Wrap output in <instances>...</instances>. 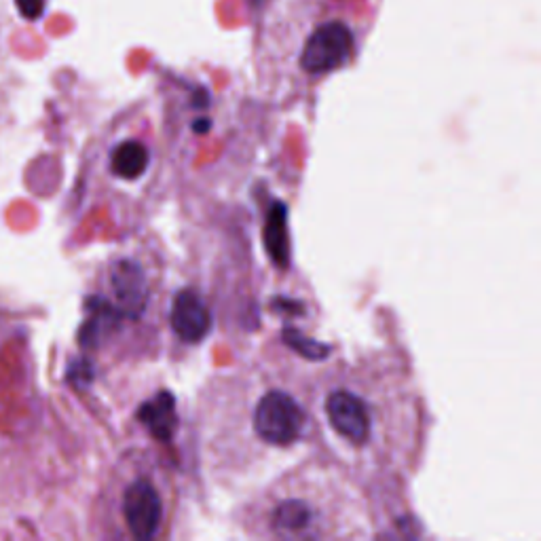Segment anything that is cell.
<instances>
[{
	"instance_id": "6da1fadb",
	"label": "cell",
	"mask_w": 541,
	"mask_h": 541,
	"mask_svg": "<svg viewBox=\"0 0 541 541\" xmlns=\"http://www.w3.org/2000/svg\"><path fill=\"white\" fill-rule=\"evenodd\" d=\"M197 449L214 482L235 484L317 440L313 375L284 364H246L201 387Z\"/></svg>"
},
{
	"instance_id": "7a4b0ae2",
	"label": "cell",
	"mask_w": 541,
	"mask_h": 541,
	"mask_svg": "<svg viewBox=\"0 0 541 541\" xmlns=\"http://www.w3.org/2000/svg\"><path fill=\"white\" fill-rule=\"evenodd\" d=\"M315 449L362 484L408 472L423 442V404L389 356H362L313 375Z\"/></svg>"
},
{
	"instance_id": "3957f363",
	"label": "cell",
	"mask_w": 541,
	"mask_h": 541,
	"mask_svg": "<svg viewBox=\"0 0 541 541\" xmlns=\"http://www.w3.org/2000/svg\"><path fill=\"white\" fill-rule=\"evenodd\" d=\"M368 28L351 0H273L254 36L260 89L275 100L305 96L358 60Z\"/></svg>"
},
{
	"instance_id": "277c9868",
	"label": "cell",
	"mask_w": 541,
	"mask_h": 541,
	"mask_svg": "<svg viewBox=\"0 0 541 541\" xmlns=\"http://www.w3.org/2000/svg\"><path fill=\"white\" fill-rule=\"evenodd\" d=\"M241 533L254 539H366L372 506L364 484L341 463L315 455L294 463L256 491L237 514Z\"/></svg>"
},
{
	"instance_id": "5b68a950",
	"label": "cell",
	"mask_w": 541,
	"mask_h": 541,
	"mask_svg": "<svg viewBox=\"0 0 541 541\" xmlns=\"http://www.w3.org/2000/svg\"><path fill=\"white\" fill-rule=\"evenodd\" d=\"M176 484L170 468L146 453L127 463L117 487L115 514L119 535L136 541H153L170 533Z\"/></svg>"
},
{
	"instance_id": "8992f818",
	"label": "cell",
	"mask_w": 541,
	"mask_h": 541,
	"mask_svg": "<svg viewBox=\"0 0 541 541\" xmlns=\"http://www.w3.org/2000/svg\"><path fill=\"white\" fill-rule=\"evenodd\" d=\"M172 328L180 339L197 343L210 330V311L195 290H182L172 305Z\"/></svg>"
},
{
	"instance_id": "52a82bcc",
	"label": "cell",
	"mask_w": 541,
	"mask_h": 541,
	"mask_svg": "<svg viewBox=\"0 0 541 541\" xmlns=\"http://www.w3.org/2000/svg\"><path fill=\"white\" fill-rule=\"evenodd\" d=\"M151 159V148L136 138H129L119 142L110 153V172L121 180L134 182L148 170Z\"/></svg>"
},
{
	"instance_id": "ba28073f",
	"label": "cell",
	"mask_w": 541,
	"mask_h": 541,
	"mask_svg": "<svg viewBox=\"0 0 541 541\" xmlns=\"http://www.w3.org/2000/svg\"><path fill=\"white\" fill-rule=\"evenodd\" d=\"M17 5H20L22 13L28 17V20H36V17H41L45 0H17Z\"/></svg>"
}]
</instances>
